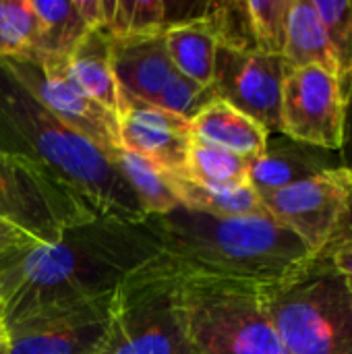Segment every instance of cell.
I'll use <instances>...</instances> for the list:
<instances>
[{"label":"cell","mask_w":352,"mask_h":354,"mask_svg":"<svg viewBox=\"0 0 352 354\" xmlns=\"http://www.w3.org/2000/svg\"><path fill=\"white\" fill-rule=\"evenodd\" d=\"M346 110L338 79L319 66L288 68L282 85L280 133L299 143L342 151Z\"/></svg>","instance_id":"cell-10"},{"label":"cell","mask_w":352,"mask_h":354,"mask_svg":"<svg viewBox=\"0 0 352 354\" xmlns=\"http://www.w3.org/2000/svg\"><path fill=\"white\" fill-rule=\"evenodd\" d=\"M10 73L64 124L110 160L120 149L118 118L75 81L68 58H2Z\"/></svg>","instance_id":"cell-8"},{"label":"cell","mask_w":352,"mask_h":354,"mask_svg":"<svg viewBox=\"0 0 352 354\" xmlns=\"http://www.w3.org/2000/svg\"><path fill=\"white\" fill-rule=\"evenodd\" d=\"M340 166L344 164L338 151H328L322 147L299 143L278 133L270 135L263 153L251 160L249 185L261 197L266 193L319 176Z\"/></svg>","instance_id":"cell-14"},{"label":"cell","mask_w":352,"mask_h":354,"mask_svg":"<svg viewBox=\"0 0 352 354\" xmlns=\"http://www.w3.org/2000/svg\"><path fill=\"white\" fill-rule=\"evenodd\" d=\"M0 354H6V319H4L2 301H0Z\"/></svg>","instance_id":"cell-34"},{"label":"cell","mask_w":352,"mask_h":354,"mask_svg":"<svg viewBox=\"0 0 352 354\" xmlns=\"http://www.w3.org/2000/svg\"><path fill=\"white\" fill-rule=\"evenodd\" d=\"M145 222L160 241L162 259L178 278L270 286L315 257L270 214L218 218L180 205Z\"/></svg>","instance_id":"cell-2"},{"label":"cell","mask_w":352,"mask_h":354,"mask_svg":"<svg viewBox=\"0 0 352 354\" xmlns=\"http://www.w3.org/2000/svg\"><path fill=\"white\" fill-rule=\"evenodd\" d=\"M174 189L180 205L218 218L268 216L259 195L251 185L241 187H205L185 176H174Z\"/></svg>","instance_id":"cell-21"},{"label":"cell","mask_w":352,"mask_h":354,"mask_svg":"<svg viewBox=\"0 0 352 354\" xmlns=\"http://www.w3.org/2000/svg\"><path fill=\"white\" fill-rule=\"evenodd\" d=\"M39 21V37L29 58H68L89 31L75 0H31Z\"/></svg>","instance_id":"cell-20"},{"label":"cell","mask_w":352,"mask_h":354,"mask_svg":"<svg viewBox=\"0 0 352 354\" xmlns=\"http://www.w3.org/2000/svg\"><path fill=\"white\" fill-rule=\"evenodd\" d=\"M91 354H195L178 299V276L162 255L112 297L110 324Z\"/></svg>","instance_id":"cell-6"},{"label":"cell","mask_w":352,"mask_h":354,"mask_svg":"<svg viewBox=\"0 0 352 354\" xmlns=\"http://www.w3.org/2000/svg\"><path fill=\"white\" fill-rule=\"evenodd\" d=\"M116 168L127 178L129 187L137 195L139 203L143 205L147 218L149 216H162L176 207H180V199L174 189V176L156 166L154 162L127 151L118 149V153L112 160Z\"/></svg>","instance_id":"cell-22"},{"label":"cell","mask_w":352,"mask_h":354,"mask_svg":"<svg viewBox=\"0 0 352 354\" xmlns=\"http://www.w3.org/2000/svg\"><path fill=\"white\" fill-rule=\"evenodd\" d=\"M39 37L31 0H0V58H29Z\"/></svg>","instance_id":"cell-26"},{"label":"cell","mask_w":352,"mask_h":354,"mask_svg":"<svg viewBox=\"0 0 352 354\" xmlns=\"http://www.w3.org/2000/svg\"><path fill=\"white\" fill-rule=\"evenodd\" d=\"M282 56L261 52H243L218 46L212 91L214 97L228 102L270 135L280 133L282 85L288 73Z\"/></svg>","instance_id":"cell-12"},{"label":"cell","mask_w":352,"mask_h":354,"mask_svg":"<svg viewBox=\"0 0 352 354\" xmlns=\"http://www.w3.org/2000/svg\"><path fill=\"white\" fill-rule=\"evenodd\" d=\"M191 133L193 141L226 149L247 160L259 158L270 139V133L257 120L218 97L191 120Z\"/></svg>","instance_id":"cell-16"},{"label":"cell","mask_w":352,"mask_h":354,"mask_svg":"<svg viewBox=\"0 0 352 354\" xmlns=\"http://www.w3.org/2000/svg\"><path fill=\"white\" fill-rule=\"evenodd\" d=\"M249 166L247 158L193 141L183 176L205 187H241L249 185Z\"/></svg>","instance_id":"cell-23"},{"label":"cell","mask_w":352,"mask_h":354,"mask_svg":"<svg viewBox=\"0 0 352 354\" xmlns=\"http://www.w3.org/2000/svg\"><path fill=\"white\" fill-rule=\"evenodd\" d=\"M112 71L122 95L156 104L162 87L174 73L164 31L112 39Z\"/></svg>","instance_id":"cell-15"},{"label":"cell","mask_w":352,"mask_h":354,"mask_svg":"<svg viewBox=\"0 0 352 354\" xmlns=\"http://www.w3.org/2000/svg\"><path fill=\"white\" fill-rule=\"evenodd\" d=\"M75 81L112 114H118L120 91L112 71V35L104 27L89 29L68 56Z\"/></svg>","instance_id":"cell-17"},{"label":"cell","mask_w":352,"mask_h":354,"mask_svg":"<svg viewBox=\"0 0 352 354\" xmlns=\"http://www.w3.org/2000/svg\"><path fill=\"white\" fill-rule=\"evenodd\" d=\"M79 15L87 23L89 29L104 27V2L102 0H75Z\"/></svg>","instance_id":"cell-32"},{"label":"cell","mask_w":352,"mask_h":354,"mask_svg":"<svg viewBox=\"0 0 352 354\" xmlns=\"http://www.w3.org/2000/svg\"><path fill=\"white\" fill-rule=\"evenodd\" d=\"M168 58L176 73L210 87L214 81L218 35L205 17L176 23L164 29Z\"/></svg>","instance_id":"cell-18"},{"label":"cell","mask_w":352,"mask_h":354,"mask_svg":"<svg viewBox=\"0 0 352 354\" xmlns=\"http://www.w3.org/2000/svg\"><path fill=\"white\" fill-rule=\"evenodd\" d=\"M266 212L319 255L344 228L352 207V174L340 166L259 197Z\"/></svg>","instance_id":"cell-9"},{"label":"cell","mask_w":352,"mask_h":354,"mask_svg":"<svg viewBox=\"0 0 352 354\" xmlns=\"http://www.w3.org/2000/svg\"><path fill=\"white\" fill-rule=\"evenodd\" d=\"M178 299L195 354H284L261 286L178 278Z\"/></svg>","instance_id":"cell-5"},{"label":"cell","mask_w":352,"mask_h":354,"mask_svg":"<svg viewBox=\"0 0 352 354\" xmlns=\"http://www.w3.org/2000/svg\"><path fill=\"white\" fill-rule=\"evenodd\" d=\"M98 216L68 189L27 162L0 151V224L37 245H54L66 228Z\"/></svg>","instance_id":"cell-7"},{"label":"cell","mask_w":352,"mask_h":354,"mask_svg":"<svg viewBox=\"0 0 352 354\" xmlns=\"http://www.w3.org/2000/svg\"><path fill=\"white\" fill-rule=\"evenodd\" d=\"M319 255H324L352 284V230H342Z\"/></svg>","instance_id":"cell-30"},{"label":"cell","mask_w":352,"mask_h":354,"mask_svg":"<svg viewBox=\"0 0 352 354\" xmlns=\"http://www.w3.org/2000/svg\"><path fill=\"white\" fill-rule=\"evenodd\" d=\"M261 295L284 354H352V284L324 255Z\"/></svg>","instance_id":"cell-4"},{"label":"cell","mask_w":352,"mask_h":354,"mask_svg":"<svg viewBox=\"0 0 352 354\" xmlns=\"http://www.w3.org/2000/svg\"><path fill=\"white\" fill-rule=\"evenodd\" d=\"M116 118L122 149L154 162L172 176L185 174L193 143L191 120L122 93Z\"/></svg>","instance_id":"cell-13"},{"label":"cell","mask_w":352,"mask_h":354,"mask_svg":"<svg viewBox=\"0 0 352 354\" xmlns=\"http://www.w3.org/2000/svg\"><path fill=\"white\" fill-rule=\"evenodd\" d=\"M340 156H342L344 168H349V172L352 174V95L351 102H349V110H346V131H344V145H342ZM342 230H352V207L351 216H349V220H346V224H344ZM342 230H340V232H342Z\"/></svg>","instance_id":"cell-33"},{"label":"cell","mask_w":352,"mask_h":354,"mask_svg":"<svg viewBox=\"0 0 352 354\" xmlns=\"http://www.w3.org/2000/svg\"><path fill=\"white\" fill-rule=\"evenodd\" d=\"M27 241V236H23L21 232L0 224V276L4 274L6 266L10 263L12 255L19 251V247ZM31 241V239H29Z\"/></svg>","instance_id":"cell-31"},{"label":"cell","mask_w":352,"mask_h":354,"mask_svg":"<svg viewBox=\"0 0 352 354\" xmlns=\"http://www.w3.org/2000/svg\"><path fill=\"white\" fill-rule=\"evenodd\" d=\"M0 151L81 197L100 216L145 222L147 214L116 164L56 118L0 58Z\"/></svg>","instance_id":"cell-3"},{"label":"cell","mask_w":352,"mask_h":354,"mask_svg":"<svg viewBox=\"0 0 352 354\" xmlns=\"http://www.w3.org/2000/svg\"><path fill=\"white\" fill-rule=\"evenodd\" d=\"M112 297L41 309L6 324V354H91L110 324Z\"/></svg>","instance_id":"cell-11"},{"label":"cell","mask_w":352,"mask_h":354,"mask_svg":"<svg viewBox=\"0 0 352 354\" xmlns=\"http://www.w3.org/2000/svg\"><path fill=\"white\" fill-rule=\"evenodd\" d=\"M282 58L290 68L319 66L336 75L330 41L311 0H293Z\"/></svg>","instance_id":"cell-19"},{"label":"cell","mask_w":352,"mask_h":354,"mask_svg":"<svg viewBox=\"0 0 352 354\" xmlns=\"http://www.w3.org/2000/svg\"><path fill=\"white\" fill-rule=\"evenodd\" d=\"M104 2V29L112 39L154 35L166 29V2L162 0H114Z\"/></svg>","instance_id":"cell-25"},{"label":"cell","mask_w":352,"mask_h":354,"mask_svg":"<svg viewBox=\"0 0 352 354\" xmlns=\"http://www.w3.org/2000/svg\"><path fill=\"white\" fill-rule=\"evenodd\" d=\"M326 29L334 62L336 79L346 102L352 95V0H311Z\"/></svg>","instance_id":"cell-24"},{"label":"cell","mask_w":352,"mask_h":354,"mask_svg":"<svg viewBox=\"0 0 352 354\" xmlns=\"http://www.w3.org/2000/svg\"><path fill=\"white\" fill-rule=\"evenodd\" d=\"M160 253L147 222L106 216L66 228L54 245L27 239L0 276L4 319L110 297Z\"/></svg>","instance_id":"cell-1"},{"label":"cell","mask_w":352,"mask_h":354,"mask_svg":"<svg viewBox=\"0 0 352 354\" xmlns=\"http://www.w3.org/2000/svg\"><path fill=\"white\" fill-rule=\"evenodd\" d=\"M293 0H247L255 48L261 54L282 56Z\"/></svg>","instance_id":"cell-27"},{"label":"cell","mask_w":352,"mask_h":354,"mask_svg":"<svg viewBox=\"0 0 352 354\" xmlns=\"http://www.w3.org/2000/svg\"><path fill=\"white\" fill-rule=\"evenodd\" d=\"M203 17L212 23L220 46L243 52H257L247 2H207Z\"/></svg>","instance_id":"cell-28"},{"label":"cell","mask_w":352,"mask_h":354,"mask_svg":"<svg viewBox=\"0 0 352 354\" xmlns=\"http://www.w3.org/2000/svg\"><path fill=\"white\" fill-rule=\"evenodd\" d=\"M212 100H214L212 87H203L174 71L172 77L162 87L154 106H160L176 116L193 120Z\"/></svg>","instance_id":"cell-29"}]
</instances>
